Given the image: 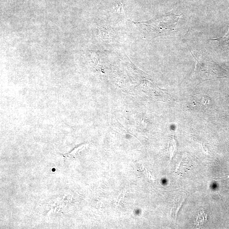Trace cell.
Here are the masks:
<instances>
[{"mask_svg":"<svg viewBox=\"0 0 229 229\" xmlns=\"http://www.w3.org/2000/svg\"><path fill=\"white\" fill-rule=\"evenodd\" d=\"M191 54L196 61L192 79L199 84L207 81L229 76L228 71L200 51H194Z\"/></svg>","mask_w":229,"mask_h":229,"instance_id":"obj_1","label":"cell"},{"mask_svg":"<svg viewBox=\"0 0 229 229\" xmlns=\"http://www.w3.org/2000/svg\"><path fill=\"white\" fill-rule=\"evenodd\" d=\"M180 15H172L163 16L143 23L148 34L152 38L168 35L176 28Z\"/></svg>","mask_w":229,"mask_h":229,"instance_id":"obj_2","label":"cell"},{"mask_svg":"<svg viewBox=\"0 0 229 229\" xmlns=\"http://www.w3.org/2000/svg\"><path fill=\"white\" fill-rule=\"evenodd\" d=\"M218 42L220 45L224 48H227L229 47V28L227 32L224 34L223 36L218 38L210 39Z\"/></svg>","mask_w":229,"mask_h":229,"instance_id":"obj_3","label":"cell"}]
</instances>
